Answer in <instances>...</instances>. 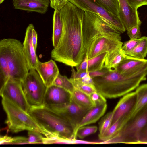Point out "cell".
<instances>
[{
	"label": "cell",
	"mask_w": 147,
	"mask_h": 147,
	"mask_svg": "<svg viewBox=\"0 0 147 147\" xmlns=\"http://www.w3.org/2000/svg\"><path fill=\"white\" fill-rule=\"evenodd\" d=\"M140 39L138 44L127 55L139 59H144L147 54V37H141Z\"/></svg>",
	"instance_id": "26"
},
{
	"label": "cell",
	"mask_w": 147,
	"mask_h": 147,
	"mask_svg": "<svg viewBox=\"0 0 147 147\" xmlns=\"http://www.w3.org/2000/svg\"><path fill=\"white\" fill-rule=\"evenodd\" d=\"M32 40L35 49L36 51L37 45V34L34 28L32 30Z\"/></svg>",
	"instance_id": "43"
},
{
	"label": "cell",
	"mask_w": 147,
	"mask_h": 147,
	"mask_svg": "<svg viewBox=\"0 0 147 147\" xmlns=\"http://www.w3.org/2000/svg\"><path fill=\"white\" fill-rule=\"evenodd\" d=\"M136 99L135 92H131L123 96L112 111L113 118L111 125L121 117L128 114L134 105Z\"/></svg>",
	"instance_id": "16"
},
{
	"label": "cell",
	"mask_w": 147,
	"mask_h": 147,
	"mask_svg": "<svg viewBox=\"0 0 147 147\" xmlns=\"http://www.w3.org/2000/svg\"><path fill=\"white\" fill-rule=\"evenodd\" d=\"M71 96L76 103L82 108L90 109L95 106L89 95L75 88L74 87Z\"/></svg>",
	"instance_id": "24"
},
{
	"label": "cell",
	"mask_w": 147,
	"mask_h": 147,
	"mask_svg": "<svg viewBox=\"0 0 147 147\" xmlns=\"http://www.w3.org/2000/svg\"><path fill=\"white\" fill-rule=\"evenodd\" d=\"M35 69L47 87L53 84L60 74L56 63L52 59L44 62L39 61Z\"/></svg>",
	"instance_id": "15"
},
{
	"label": "cell",
	"mask_w": 147,
	"mask_h": 147,
	"mask_svg": "<svg viewBox=\"0 0 147 147\" xmlns=\"http://www.w3.org/2000/svg\"><path fill=\"white\" fill-rule=\"evenodd\" d=\"M0 57L6 63L9 78L22 81L30 68L20 41L13 38L1 40Z\"/></svg>",
	"instance_id": "4"
},
{
	"label": "cell",
	"mask_w": 147,
	"mask_h": 147,
	"mask_svg": "<svg viewBox=\"0 0 147 147\" xmlns=\"http://www.w3.org/2000/svg\"><path fill=\"white\" fill-rule=\"evenodd\" d=\"M29 144L28 138L18 137L12 138L11 144Z\"/></svg>",
	"instance_id": "42"
},
{
	"label": "cell",
	"mask_w": 147,
	"mask_h": 147,
	"mask_svg": "<svg viewBox=\"0 0 147 147\" xmlns=\"http://www.w3.org/2000/svg\"><path fill=\"white\" fill-rule=\"evenodd\" d=\"M135 91L136 99L130 112L125 116V124L134 117L147 105V83L139 86Z\"/></svg>",
	"instance_id": "19"
},
{
	"label": "cell",
	"mask_w": 147,
	"mask_h": 147,
	"mask_svg": "<svg viewBox=\"0 0 147 147\" xmlns=\"http://www.w3.org/2000/svg\"><path fill=\"white\" fill-rule=\"evenodd\" d=\"M4 1V0H0V3H2Z\"/></svg>",
	"instance_id": "44"
},
{
	"label": "cell",
	"mask_w": 147,
	"mask_h": 147,
	"mask_svg": "<svg viewBox=\"0 0 147 147\" xmlns=\"http://www.w3.org/2000/svg\"><path fill=\"white\" fill-rule=\"evenodd\" d=\"M28 113L40 127L46 137L76 139L71 125L53 110L44 105L30 107Z\"/></svg>",
	"instance_id": "3"
},
{
	"label": "cell",
	"mask_w": 147,
	"mask_h": 147,
	"mask_svg": "<svg viewBox=\"0 0 147 147\" xmlns=\"http://www.w3.org/2000/svg\"><path fill=\"white\" fill-rule=\"evenodd\" d=\"M0 95L28 113L30 108L23 92L21 82L9 78L0 88Z\"/></svg>",
	"instance_id": "11"
},
{
	"label": "cell",
	"mask_w": 147,
	"mask_h": 147,
	"mask_svg": "<svg viewBox=\"0 0 147 147\" xmlns=\"http://www.w3.org/2000/svg\"><path fill=\"white\" fill-rule=\"evenodd\" d=\"M119 10V16L122 21L126 30L136 25L140 26L142 22L139 13L136 9L127 3L126 0H118Z\"/></svg>",
	"instance_id": "14"
},
{
	"label": "cell",
	"mask_w": 147,
	"mask_h": 147,
	"mask_svg": "<svg viewBox=\"0 0 147 147\" xmlns=\"http://www.w3.org/2000/svg\"><path fill=\"white\" fill-rule=\"evenodd\" d=\"M71 100V93L62 87L53 85L47 87L43 105L52 109L68 104Z\"/></svg>",
	"instance_id": "13"
},
{
	"label": "cell",
	"mask_w": 147,
	"mask_h": 147,
	"mask_svg": "<svg viewBox=\"0 0 147 147\" xmlns=\"http://www.w3.org/2000/svg\"><path fill=\"white\" fill-rule=\"evenodd\" d=\"M21 83L24 94L30 107L43 105L47 87L36 70L30 69Z\"/></svg>",
	"instance_id": "8"
},
{
	"label": "cell",
	"mask_w": 147,
	"mask_h": 147,
	"mask_svg": "<svg viewBox=\"0 0 147 147\" xmlns=\"http://www.w3.org/2000/svg\"><path fill=\"white\" fill-rule=\"evenodd\" d=\"M52 44L53 48L57 46L60 39L63 29V22L61 13L59 10H55L53 18Z\"/></svg>",
	"instance_id": "22"
},
{
	"label": "cell",
	"mask_w": 147,
	"mask_h": 147,
	"mask_svg": "<svg viewBox=\"0 0 147 147\" xmlns=\"http://www.w3.org/2000/svg\"><path fill=\"white\" fill-rule=\"evenodd\" d=\"M126 56L121 49L108 53L105 58L104 68L108 69H115Z\"/></svg>",
	"instance_id": "23"
},
{
	"label": "cell",
	"mask_w": 147,
	"mask_h": 147,
	"mask_svg": "<svg viewBox=\"0 0 147 147\" xmlns=\"http://www.w3.org/2000/svg\"><path fill=\"white\" fill-rule=\"evenodd\" d=\"M51 7L55 10L59 11L68 2V0H49Z\"/></svg>",
	"instance_id": "37"
},
{
	"label": "cell",
	"mask_w": 147,
	"mask_h": 147,
	"mask_svg": "<svg viewBox=\"0 0 147 147\" xmlns=\"http://www.w3.org/2000/svg\"><path fill=\"white\" fill-rule=\"evenodd\" d=\"M59 11L63 31L58 43L51 51V57L67 66L76 67L83 61L86 53L82 33L84 11L69 1Z\"/></svg>",
	"instance_id": "1"
},
{
	"label": "cell",
	"mask_w": 147,
	"mask_h": 147,
	"mask_svg": "<svg viewBox=\"0 0 147 147\" xmlns=\"http://www.w3.org/2000/svg\"><path fill=\"white\" fill-rule=\"evenodd\" d=\"M147 63V59H141L126 55L116 69L121 74L127 73L136 69Z\"/></svg>",
	"instance_id": "21"
},
{
	"label": "cell",
	"mask_w": 147,
	"mask_h": 147,
	"mask_svg": "<svg viewBox=\"0 0 147 147\" xmlns=\"http://www.w3.org/2000/svg\"><path fill=\"white\" fill-rule=\"evenodd\" d=\"M113 118L112 112L108 113L103 117L99 124V133L98 136L103 134L111 125Z\"/></svg>",
	"instance_id": "30"
},
{
	"label": "cell",
	"mask_w": 147,
	"mask_h": 147,
	"mask_svg": "<svg viewBox=\"0 0 147 147\" xmlns=\"http://www.w3.org/2000/svg\"><path fill=\"white\" fill-rule=\"evenodd\" d=\"M147 63L134 70L121 74L116 69H109L105 75L93 78L96 91L105 98L119 97L136 89L146 80Z\"/></svg>",
	"instance_id": "2"
},
{
	"label": "cell",
	"mask_w": 147,
	"mask_h": 147,
	"mask_svg": "<svg viewBox=\"0 0 147 147\" xmlns=\"http://www.w3.org/2000/svg\"><path fill=\"white\" fill-rule=\"evenodd\" d=\"M28 131V140L29 144H43L44 137L41 133L34 130Z\"/></svg>",
	"instance_id": "32"
},
{
	"label": "cell",
	"mask_w": 147,
	"mask_h": 147,
	"mask_svg": "<svg viewBox=\"0 0 147 147\" xmlns=\"http://www.w3.org/2000/svg\"><path fill=\"white\" fill-rule=\"evenodd\" d=\"M140 26L136 25L127 30V35L130 39H136L141 37Z\"/></svg>",
	"instance_id": "35"
},
{
	"label": "cell",
	"mask_w": 147,
	"mask_h": 147,
	"mask_svg": "<svg viewBox=\"0 0 147 147\" xmlns=\"http://www.w3.org/2000/svg\"><path fill=\"white\" fill-rule=\"evenodd\" d=\"M139 143L147 144V125L139 134L137 144Z\"/></svg>",
	"instance_id": "39"
},
{
	"label": "cell",
	"mask_w": 147,
	"mask_h": 147,
	"mask_svg": "<svg viewBox=\"0 0 147 147\" xmlns=\"http://www.w3.org/2000/svg\"><path fill=\"white\" fill-rule=\"evenodd\" d=\"M89 96L91 100L95 105L100 104L106 103L105 98L97 92L92 93L89 95Z\"/></svg>",
	"instance_id": "36"
},
{
	"label": "cell",
	"mask_w": 147,
	"mask_h": 147,
	"mask_svg": "<svg viewBox=\"0 0 147 147\" xmlns=\"http://www.w3.org/2000/svg\"><path fill=\"white\" fill-rule=\"evenodd\" d=\"M106 103L95 105L90 109L83 117L77 126L75 132L76 137V132L80 127L96 122L104 114L107 109Z\"/></svg>",
	"instance_id": "20"
},
{
	"label": "cell",
	"mask_w": 147,
	"mask_h": 147,
	"mask_svg": "<svg viewBox=\"0 0 147 147\" xmlns=\"http://www.w3.org/2000/svg\"><path fill=\"white\" fill-rule=\"evenodd\" d=\"M51 109L59 114L71 125L74 129L76 138L75 132L76 129L83 117L90 110L80 107L76 103L72 98L69 103Z\"/></svg>",
	"instance_id": "12"
},
{
	"label": "cell",
	"mask_w": 147,
	"mask_h": 147,
	"mask_svg": "<svg viewBox=\"0 0 147 147\" xmlns=\"http://www.w3.org/2000/svg\"><path fill=\"white\" fill-rule=\"evenodd\" d=\"M59 75L62 80L61 87L71 94L74 90V86L70 79L68 78L66 76L61 75L60 74Z\"/></svg>",
	"instance_id": "34"
},
{
	"label": "cell",
	"mask_w": 147,
	"mask_h": 147,
	"mask_svg": "<svg viewBox=\"0 0 147 147\" xmlns=\"http://www.w3.org/2000/svg\"><path fill=\"white\" fill-rule=\"evenodd\" d=\"M34 28L32 24L28 25L26 29L22 44L23 51L28 61L30 69H35L39 61L32 40V30Z\"/></svg>",
	"instance_id": "17"
},
{
	"label": "cell",
	"mask_w": 147,
	"mask_h": 147,
	"mask_svg": "<svg viewBox=\"0 0 147 147\" xmlns=\"http://www.w3.org/2000/svg\"><path fill=\"white\" fill-rule=\"evenodd\" d=\"M96 126H83L78 129L76 132L77 137L83 139L88 135L96 132L97 130Z\"/></svg>",
	"instance_id": "31"
},
{
	"label": "cell",
	"mask_w": 147,
	"mask_h": 147,
	"mask_svg": "<svg viewBox=\"0 0 147 147\" xmlns=\"http://www.w3.org/2000/svg\"><path fill=\"white\" fill-rule=\"evenodd\" d=\"M49 0H13L15 9L44 14L47 12Z\"/></svg>",
	"instance_id": "18"
},
{
	"label": "cell",
	"mask_w": 147,
	"mask_h": 147,
	"mask_svg": "<svg viewBox=\"0 0 147 147\" xmlns=\"http://www.w3.org/2000/svg\"><path fill=\"white\" fill-rule=\"evenodd\" d=\"M107 53V52H103L88 60V71L100 70L104 68L105 58Z\"/></svg>",
	"instance_id": "27"
},
{
	"label": "cell",
	"mask_w": 147,
	"mask_h": 147,
	"mask_svg": "<svg viewBox=\"0 0 147 147\" xmlns=\"http://www.w3.org/2000/svg\"><path fill=\"white\" fill-rule=\"evenodd\" d=\"M123 45L120 35H102L91 42L86 50L85 57L89 60L103 52L109 53L120 49Z\"/></svg>",
	"instance_id": "10"
},
{
	"label": "cell",
	"mask_w": 147,
	"mask_h": 147,
	"mask_svg": "<svg viewBox=\"0 0 147 147\" xmlns=\"http://www.w3.org/2000/svg\"><path fill=\"white\" fill-rule=\"evenodd\" d=\"M94 0L109 12L119 16V6L118 0Z\"/></svg>",
	"instance_id": "28"
},
{
	"label": "cell",
	"mask_w": 147,
	"mask_h": 147,
	"mask_svg": "<svg viewBox=\"0 0 147 147\" xmlns=\"http://www.w3.org/2000/svg\"><path fill=\"white\" fill-rule=\"evenodd\" d=\"M2 103L7 115L5 123L12 132L34 130L43 134L40 127L28 113L6 99L2 98Z\"/></svg>",
	"instance_id": "6"
},
{
	"label": "cell",
	"mask_w": 147,
	"mask_h": 147,
	"mask_svg": "<svg viewBox=\"0 0 147 147\" xmlns=\"http://www.w3.org/2000/svg\"><path fill=\"white\" fill-rule=\"evenodd\" d=\"M88 60L87 57H85L83 61L76 67L77 72H80L88 70Z\"/></svg>",
	"instance_id": "40"
},
{
	"label": "cell",
	"mask_w": 147,
	"mask_h": 147,
	"mask_svg": "<svg viewBox=\"0 0 147 147\" xmlns=\"http://www.w3.org/2000/svg\"><path fill=\"white\" fill-rule=\"evenodd\" d=\"M83 42L86 52L91 42L102 35H120L121 33L96 13L84 11L82 24Z\"/></svg>",
	"instance_id": "5"
},
{
	"label": "cell",
	"mask_w": 147,
	"mask_h": 147,
	"mask_svg": "<svg viewBox=\"0 0 147 147\" xmlns=\"http://www.w3.org/2000/svg\"><path fill=\"white\" fill-rule=\"evenodd\" d=\"M70 79L73 83L74 88L89 96L92 93L97 92L94 84L83 83L78 80L71 78Z\"/></svg>",
	"instance_id": "29"
},
{
	"label": "cell",
	"mask_w": 147,
	"mask_h": 147,
	"mask_svg": "<svg viewBox=\"0 0 147 147\" xmlns=\"http://www.w3.org/2000/svg\"><path fill=\"white\" fill-rule=\"evenodd\" d=\"M84 11L93 13L101 16L121 33L126 30L118 16L113 14L100 6L94 0H68Z\"/></svg>",
	"instance_id": "9"
},
{
	"label": "cell",
	"mask_w": 147,
	"mask_h": 147,
	"mask_svg": "<svg viewBox=\"0 0 147 147\" xmlns=\"http://www.w3.org/2000/svg\"><path fill=\"white\" fill-rule=\"evenodd\" d=\"M147 125V105L128 121L119 131L110 139L98 144L123 143L137 144L139 134Z\"/></svg>",
	"instance_id": "7"
},
{
	"label": "cell",
	"mask_w": 147,
	"mask_h": 147,
	"mask_svg": "<svg viewBox=\"0 0 147 147\" xmlns=\"http://www.w3.org/2000/svg\"><path fill=\"white\" fill-rule=\"evenodd\" d=\"M124 123L123 116L111 125L103 134L98 136L99 139L102 141H105L112 138L119 131L124 125Z\"/></svg>",
	"instance_id": "25"
},
{
	"label": "cell",
	"mask_w": 147,
	"mask_h": 147,
	"mask_svg": "<svg viewBox=\"0 0 147 147\" xmlns=\"http://www.w3.org/2000/svg\"><path fill=\"white\" fill-rule=\"evenodd\" d=\"M128 3L134 9H137L139 7L147 5V0H126Z\"/></svg>",
	"instance_id": "38"
},
{
	"label": "cell",
	"mask_w": 147,
	"mask_h": 147,
	"mask_svg": "<svg viewBox=\"0 0 147 147\" xmlns=\"http://www.w3.org/2000/svg\"><path fill=\"white\" fill-rule=\"evenodd\" d=\"M140 38L136 39H130L125 42L123 45L121 49L126 55H128L133 50L140 41Z\"/></svg>",
	"instance_id": "33"
},
{
	"label": "cell",
	"mask_w": 147,
	"mask_h": 147,
	"mask_svg": "<svg viewBox=\"0 0 147 147\" xmlns=\"http://www.w3.org/2000/svg\"><path fill=\"white\" fill-rule=\"evenodd\" d=\"M109 70V69L104 68L100 70L93 71L89 72L90 76L92 78L103 76L107 73Z\"/></svg>",
	"instance_id": "41"
}]
</instances>
